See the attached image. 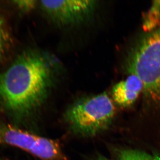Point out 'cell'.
<instances>
[{
    "label": "cell",
    "instance_id": "cell-1",
    "mask_svg": "<svg viewBox=\"0 0 160 160\" xmlns=\"http://www.w3.org/2000/svg\"><path fill=\"white\" fill-rule=\"evenodd\" d=\"M58 63L49 54L27 50L0 74V109L16 123L33 116L53 87Z\"/></svg>",
    "mask_w": 160,
    "mask_h": 160
},
{
    "label": "cell",
    "instance_id": "cell-2",
    "mask_svg": "<svg viewBox=\"0 0 160 160\" xmlns=\"http://www.w3.org/2000/svg\"><path fill=\"white\" fill-rule=\"evenodd\" d=\"M115 114L113 101L104 92L75 102L67 109L64 119L74 134L91 137L107 129Z\"/></svg>",
    "mask_w": 160,
    "mask_h": 160
},
{
    "label": "cell",
    "instance_id": "cell-3",
    "mask_svg": "<svg viewBox=\"0 0 160 160\" xmlns=\"http://www.w3.org/2000/svg\"><path fill=\"white\" fill-rule=\"evenodd\" d=\"M128 70L142 80L145 98L160 105V27L149 32L133 49Z\"/></svg>",
    "mask_w": 160,
    "mask_h": 160
},
{
    "label": "cell",
    "instance_id": "cell-4",
    "mask_svg": "<svg viewBox=\"0 0 160 160\" xmlns=\"http://www.w3.org/2000/svg\"><path fill=\"white\" fill-rule=\"evenodd\" d=\"M0 145L15 147L42 160H67L59 142L0 120Z\"/></svg>",
    "mask_w": 160,
    "mask_h": 160
},
{
    "label": "cell",
    "instance_id": "cell-5",
    "mask_svg": "<svg viewBox=\"0 0 160 160\" xmlns=\"http://www.w3.org/2000/svg\"><path fill=\"white\" fill-rule=\"evenodd\" d=\"M94 1H42L39 4L42 11L56 24L74 26L86 19L93 12Z\"/></svg>",
    "mask_w": 160,
    "mask_h": 160
},
{
    "label": "cell",
    "instance_id": "cell-6",
    "mask_svg": "<svg viewBox=\"0 0 160 160\" xmlns=\"http://www.w3.org/2000/svg\"><path fill=\"white\" fill-rule=\"evenodd\" d=\"M142 80L134 74H130L124 80L119 82L112 89V98L121 107L131 106L143 92Z\"/></svg>",
    "mask_w": 160,
    "mask_h": 160
},
{
    "label": "cell",
    "instance_id": "cell-7",
    "mask_svg": "<svg viewBox=\"0 0 160 160\" xmlns=\"http://www.w3.org/2000/svg\"><path fill=\"white\" fill-rule=\"evenodd\" d=\"M142 27L145 31L151 32L160 27V0L154 1L145 14Z\"/></svg>",
    "mask_w": 160,
    "mask_h": 160
},
{
    "label": "cell",
    "instance_id": "cell-8",
    "mask_svg": "<svg viewBox=\"0 0 160 160\" xmlns=\"http://www.w3.org/2000/svg\"><path fill=\"white\" fill-rule=\"evenodd\" d=\"M118 160H154V156L138 150H127L120 153Z\"/></svg>",
    "mask_w": 160,
    "mask_h": 160
},
{
    "label": "cell",
    "instance_id": "cell-9",
    "mask_svg": "<svg viewBox=\"0 0 160 160\" xmlns=\"http://www.w3.org/2000/svg\"><path fill=\"white\" fill-rule=\"evenodd\" d=\"M9 42V34L6 22L0 16V60L8 48Z\"/></svg>",
    "mask_w": 160,
    "mask_h": 160
},
{
    "label": "cell",
    "instance_id": "cell-10",
    "mask_svg": "<svg viewBox=\"0 0 160 160\" xmlns=\"http://www.w3.org/2000/svg\"><path fill=\"white\" fill-rule=\"evenodd\" d=\"M13 2L17 8L23 12H29L32 11L38 5V2L34 0L15 1Z\"/></svg>",
    "mask_w": 160,
    "mask_h": 160
},
{
    "label": "cell",
    "instance_id": "cell-11",
    "mask_svg": "<svg viewBox=\"0 0 160 160\" xmlns=\"http://www.w3.org/2000/svg\"><path fill=\"white\" fill-rule=\"evenodd\" d=\"M154 160H160V155H156V156H154Z\"/></svg>",
    "mask_w": 160,
    "mask_h": 160
},
{
    "label": "cell",
    "instance_id": "cell-12",
    "mask_svg": "<svg viewBox=\"0 0 160 160\" xmlns=\"http://www.w3.org/2000/svg\"><path fill=\"white\" fill-rule=\"evenodd\" d=\"M97 160H109V159H107V158H105L102 157V158H99L98 159H97Z\"/></svg>",
    "mask_w": 160,
    "mask_h": 160
}]
</instances>
